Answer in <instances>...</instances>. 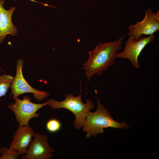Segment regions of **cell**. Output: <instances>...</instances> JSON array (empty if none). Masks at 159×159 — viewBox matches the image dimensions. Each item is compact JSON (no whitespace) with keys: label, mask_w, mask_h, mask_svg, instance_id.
Wrapping results in <instances>:
<instances>
[{"label":"cell","mask_w":159,"mask_h":159,"mask_svg":"<svg viewBox=\"0 0 159 159\" xmlns=\"http://www.w3.org/2000/svg\"></svg>","instance_id":"obj_14"},{"label":"cell","mask_w":159,"mask_h":159,"mask_svg":"<svg viewBox=\"0 0 159 159\" xmlns=\"http://www.w3.org/2000/svg\"><path fill=\"white\" fill-rule=\"evenodd\" d=\"M48 137L44 134H34L32 140L21 159H49L53 155L54 150L48 143Z\"/></svg>","instance_id":"obj_8"},{"label":"cell","mask_w":159,"mask_h":159,"mask_svg":"<svg viewBox=\"0 0 159 159\" xmlns=\"http://www.w3.org/2000/svg\"><path fill=\"white\" fill-rule=\"evenodd\" d=\"M125 38V36H122L112 42L102 44L100 43L93 51H88V59L82 64L84 67L81 68L85 70V74L88 82L94 75H102L110 67L115 64V59Z\"/></svg>","instance_id":"obj_1"},{"label":"cell","mask_w":159,"mask_h":159,"mask_svg":"<svg viewBox=\"0 0 159 159\" xmlns=\"http://www.w3.org/2000/svg\"><path fill=\"white\" fill-rule=\"evenodd\" d=\"M24 61L19 59L16 65V73L10 86L11 89V96L13 95L14 99L21 94L26 93L33 94L34 98L40 101L48 97L49 93L46 91L39 90L33 88L24 78L23 74L22 69Z\"/></svg>","instance_id":"obj_6"},{"label":"cell","mask_w":159,"mask_h":159,"mask_svg":"<svg viewBox=\"0 0 159 159\" xmlns=\"http://www.w3.org/2000/svg\"><path fill=\"white\" fill-rule=\"evenodd\" d=\"M97 106L95 112L89 111L87 112L82 126V130L86 133L87 138L92 136L96 137L98 134L104 133V128L112 127L126 129L130 127L124 121L119 122L114 120L97 97Z\"/></svg>","instance_id":"obj_2"},{"label":"cell","mask_w":159,"mask_h":159,"mask_svg":"<svg viewBox=\"0 0 159 159\" xmlns=\"http://www.w3.org/2000/svg\"><path fill=\"white\" fill-rule=\"evenodd\" d=\"M0 159H17L20 156L18 152L14 149L10 147H2L0 150Z\"/></svg>","instance_id":"obj_12"},{"label":"cell","mask_w":159,"mask_h":159,"mask_svg":"<svg viewBox=\"0 0 159 159\" xmlns=\"http://www.w3.org/2000/svg\"><path fill=\"white\" fill-rule=\"evenodd\" d=\"M14 99V103H11L7 107L14 113L19 126L29 125V122L32 118L39 117V114L37 112L48 105L47 101L42 104L32 103L31 98L28 96H24L22 100L19 99L18 97Z\"/></svg>","instance_id":"obj_4"},{"label":"cell","mask_w":159,"mask_h":159,"mask_svg":"<svg viewBox=\"0 0 159 159\" xmlns=\"http://www.w3.org/2000/svg\"><path fill=\"white\" fill-rule=\"evenodd\" d=\"M46 128L47 130L51 132L58 131L61 127L60 122L55 118L49 120L46 123Z\"/></svg>","instance_id":"obj_13"},{"label":"cell","mask_w":159,"mask_h":159,"mask_svg":"<svg viewBox=\"0 0 159 159\" xmlns=\"http://www.w3.org/2000/svg\"><path fill=\"white\" fill-rule=\"evenodd\" d=\"M63 101H58L52 98L47 101L48 105L53 109L65 108L74 114L75 119L73 124L77 130L82 127L85 122L87 112L94 107V103L89 99H86L84 103L81 100V95L74 96L72 94L65 95Z\"/></svg>","instance_id":"obj_3"},{"label":"cell","mask_w":159,"mask_h":159,"mask_svg":"<svg viewBox=\"0 0 159 159\" xmlns=\"http://www.w3.org/2000/svg\"><path fill=\"white\" fill-rule=\"evenodd\" d=\"M155 37L154 34L145 37L142 35L138 40L129 37L125 43L123 51L118 53L117 58L129 60L132 65L137 69L140 68L138 58L145 47L153 41Z\"/></svg>","instance_id":"obj_7"},{"label":"cell","mask_w":159,"mask_h":159,"mask_svg":"<svg viewBox=\"0 0 159 159\" xmlns=\"http://www.w3.org/2000/svg\"><path fill=\"white\" fill-rule=\"evenodd\" d=\"M145 16L140 21L134 25H130L127 35L135 40H138L143 35L154 34L159 29V12H153L150 9L145 11Z\"/></svg>","instance_id":"obj_5"},{"label":"cell","mask_w":159,"mask_h":159,"mask_svg":"<svg viewBox=\"0 0 159 159\" xmlns=\"http://www.w3.org/2000/svg\"><path fill=\"white\" fill-rule=\"evenodd\" d=\"M14 77L10 75L0 76V97L5 96Z\"/></svg>","instance_id":"obj_11"},{"label":"cell","mask_w":159,"mask_h":159,"mask_svg":"<svg viewBox=\"0 0 159 159\" xmlns=\"http://www.w3.org/2000/svg\"><path fill=\"white\" fill-rule=\"evenodd\" d=\"M29 125L19 126L13 136L10 147L18 152L19 156L25 154L35 134Z\"/></svg>","instance_id":"obj_9"},{"label":"cell","mask_w":159,"mask_h":159,"mask_svg":"<svg viewBox=\"0 0 159 159\" xmlns=\"http://www.w3.org/2000/svg\"><path fill=\"white\" fill-rule=\"evenodd\" d=\"M4 0H0V43L2 42L8 34L15 35L17 29L11 21V15L16 7H11L9 10H6L3 6Z\"/></svg>","instance_id":"obj_10"}]
</instances>
